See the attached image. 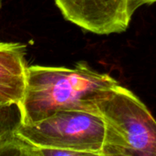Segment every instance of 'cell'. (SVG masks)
Listing matches in <instances>:
<instances>
[{
	"instance_id": "obj_8",
	"label": "cell",
	"mask_w": 156,
	"mask_h": 156,
	"mask_svg": "<svg viewBox=\"0 0 156 156\" xmlns=\"http://www.w3.org/2000/svg\"><path fill=\"white\" fill-rule=\"evenodd\" d=\"M156 3V0H127V7L128 12L131 16L134 14V12L141 6L144 5H152Z\"/></svg>"
},
{
	"instance_id": "obj_5",
	"label": "cell",
	"mask_w": 156,
	"mask_h": 156,
	"mask_svg": "<svg viewBox=\"0 0 156 156\" xmlns=\"http://www.w3.org/2000/svg\"><path fill=\"white\" fill-rule=\"evenodd\" d=\"M26 46L17 42L0 41V104H22L27 81Z\"/></svg>"
},
{
	"instance_id": "obj_2",
	"label": "cell",
	"mask_w": 156,
	"mask_h": 156,
	"mask_svg": "<svg viewBox=\"0 0 156 156\" xmlns=\"http://www.w3.org/2000/svg\"><path fill=\"white\" fill-rule=\"evenodd\" d=\"M105 123L102 156H156V120L146 105L120 82L87 101Z\"/></svg>"
},
{
	"instance_id": "obj_9",
	"label": "cell",
	"mask_w": 156,
	"mask_h": 156,
	"mask_svg": "<svg viewBox=\"0 0 156 156\" xmlns=\"http://www.w3.org/2000/svg\"><path fill=\"white\" fill-rule=\"evenodd\" d=\"M1 4H2V0H0V7H1Z\"/></svg>"
},
{
	"instance_id": "obj_1",
	"label": "cell",
	"mask_w": 156,
	"mask_h": 156,
	"mask_svg": "<svg viewBox=\"0 0 156 156\" xmlns=\"http://www.w3.org/2000/svg\"><path fill=\"white\" fill-rule=\"evenodd\" d=\"M118 82L84 61L73 68L28 66L26 94L18 108L20 122L34 123L61 110L89 108L92 94Z\"/></svg>"
},
{
	"instance_id": "obj_4",
	"label": "cell",
	"mask_w": 156,
	"mask_h": 156,
	"mask_svg": "<svg viewBox=\"0 0 156 156\" xmlns=\"http://www.w3.org/2000/svg\"><path fill=\"white\" fill-rule=\"evenodd\" d=\"M64 18L97 35L124 32L130 24L127 0H54Z\"/></svg>"
},
{
	"instance_id": "obj_3",
	"label": "cell",
	"mask_w": 156,
	"mask_h": 156,
	"mask_svg": "<svg viewBox=\"0 0 156 156\" xmlns=\"http://www.w3.org/2000/svg\"><path fill=\"white\" fill-rule=\"evenodd\" d=\"M16 133L35 145L71 150L80 156H102L105 123L90 104L84 109L58 111L34 123L19 122Z\"/></svg>"
},
{
	"instance_id": "obj_6",
	"label": "cell",
	"mask_w": 156,
	"mask_h": 156,
	"mask_svg": "<svg viewBox=\"0 0 156 156\" xmlns=\"http://www.w3.org/2000/svg\"><path fill=\"white\" fill-rule=\"evenodd\" d=\"M19 122L20 113L17 107L0 104V129H16Z\"/></svg>"
},
{
	"instance_id": "obj_7",
	"label": "cell",
	"mask_w": 156,
	"mask_h": 156,
	"mask_svg": "<svg viewBox=\"0 0 156 156\" xmlns=\"http://www.w3.org/2000/svg\"><path fill=\"white\" fill-rule=\"evenodd\" d=\"M16 129H0V155H6L16 138Z\"/></svg>"
}]
</instances>
